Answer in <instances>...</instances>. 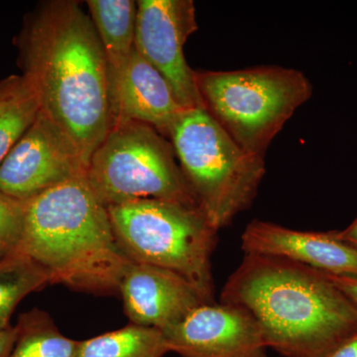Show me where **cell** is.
I'll list each match as a JSON object with an SVG mask.
<instances>
[{
    "label": "cell",
    "mask_w": 357,
    "mask_h": 357,
    "mask_svg": "<svg viewBox=\"0 0 357 357\" xmlns=\"http://www.w3.org/2000/svg\"><path fill=\"white\" fill-rule=\"evenodd\" d=\"M16 340L15 326L0 330V357H9Z\"/></svg>",
    "instance_id": "cell-21"
},
{
    "label": "cell",
    "mask_w": 357,
    "mask_h": 357,
    "mask_svg": "<svg viewBox=\"0 0 357 357\" xmlns=\"http://www.w3.org/2000/svg\"><path fill=\"white\" fill-rule=\"evenodd\" d=\"M18 250L48 272L51 284L100 295L119 292L131 261L115 238L107 206L86 177L25 201Z\"/></svg>",
    "instance_id": "cell-3"
},
{
    "label": "cell",
    "mask_w": 357,
    "mask_h": 357,
    "mask_svg": "<svg viewBox=\"0 0 357 357\" xmlns=\"http://www.w3.org/2000/svg\"><path fill=\"white\" fill-rule=\"evenodd\" d=\"M168 138L199 208L215 229L250 208L266 171L263 157L239 146L203 109H185Z\"/></svg>",
    "instance_id": "cell-5"
},
{
    "label": "cell",
    "mask_w": 357,
    "mask_h": 357,
    "mask_svg": "<svg viewBox=\"0 0 357 357\" xmlns=\"http://www.w3.org/2000/svg\"><path fill=\"white\" fill-rule=\"evenodd\" d=\"M245 255L279 256L324 273L357 277V248L335 231H301L255 220L241 236Z\"/></svg>",
    "instance_id": "cell-13"
},
{
    "label": "cell",
    "mask_w": 357,
    "mask_h": 357,
    "mask_svg": "<svg viewBox=\"0 0 357 357\" xmlns=\"http://www.w3.org/2000/svg\"><path fill=\"white\" fill-rule=\"evenodd\" d=\"M18 47L40 112L89 166L110 130L109 64L91 17L77 1L45 2L25 20Z\"/></svg>",
    "instance_id": "cell-1"
},
{
    "label": "cell",
    "mask_w": 357,
    "mask_h": 357,
    "mask_svg": "<svg viewBox=\"0 0 357 357\" xmlns=\"http://www.w3.org/2000/svg\"><path fill=\"white\" fill-rule=\"evenodd\" d=\"M86 171L75 145L40 112L0 165V191L27 201L68 181L86 177Z\"/></svg>",
    "instance_id": "cell-9"
},
{
    "label": "cell",
    "mask_w": 357,
    "mask_h": 357,
    "mask_svg": "<svg viewBox=\"0 0 357 357\" xmlns=\"http://www.w3.org/2000/svg\"><path fill=\"white\" fill-rule=\"evenodd\" d=\"M119 292L130 324L161 332L206 304L194 286L180 275L145 263H129Z\"/></svg>",
    "instance_id": "cell-12"
},
{
    "label": "cell",
    "mask_w": 357,
    "mask_h": 357,
    "mask_svg": "<svg viewBox=\"0 0 357 357\" xmlns=\"http://www.w3.org/2000/svg\"><path fill=\"white\" fill-rule=\"evenodd\" d=\"M196 83L204 109L239 146L261 157L312 93L301 70L277 66L196 72Z\"/></svg>",
    "instance_id": "cell-6"
},
{
    "label": "cell",
    "mask_w": 357,
    "mask_h": 357,
    "mask_svg": "<svg viewBox=\"0 0 357 357\" xmlns=\"http://www.w3.org/2000/svg\"><path fill=\"white\" fill-rule=\"evenodd\" d=\"M39 114L38 98L23 75L0 81V165Z\"/></svg>",
    "instance_id": "cell-15"
},
{
    "label": "cell",
    "mask_w": 357,
    "mask_h": 357,
    "mask_svg": "<svg viewBox=\"0 0 357 357\" xmlns=\"http://www.w3.org/2000/svg\"><path fill=\"white\" fill-rule=\"evenodd\" d=\"M135 49L158 70L185 109H203L196 70L185 61L184 46L199 29L192 0H138Z\"/></svg>",
    "instance_id": "cell-8"
},
{
    "label": "cell",
    "mask_w": 357,
    "mask_h": 357,
    "mask_svg": "<svg viewBox=\"0 0 357 357\" xmlns=\"http://www.w3.org/2000/svg\"><path fill=\"white\" fill-rule=\"evenodd\" d=\"M171 352L163 332L129 324L77 342L75 357H164Z\"/></svg>",
    "instance_id": "cell-16"
},
{
    "label": "cell",
    "mask_w": 357,
    "mask_h": 357,
    "mask_svg": "<svg viewBox=\"0 0 357 357\" xmlns=\"http://www.w3.org/2000/svg\"><path fill=\"white\" fill-rule=\"evenodd\" d=\"M163 333L171 352L180 357H267L255 319L225 303L201 305Z\"/></svg>",
    "instance_id": "cell-10"
},
{
    "label": "cell",
    "mask_w": 357,
    "mask_h": 357,
    "mask_svg": "<svg viewBox=\"0 0 357 357\" xmlns=\"http://www.w3.org/2000/svg\"><path fill=\"white\" fill-rule=\"evenodd\" d=\"M9 357H75L77 340L61 333L48 312L33 309L18 319Z\"/></svg>",
    "instance_id": "cell-17"
},
{
    "label": "cell",
    "mask_w": 357,
    "mask_h": 357,
    "mask_svg": "<svg viewBox=\"0 0 357 357\" xmlns=\"http://www.w3.org/2000/svg\"><path fill=\"white\" fill-rule=\"evenodd\" d=\"M24 220L25 201L0 191V260L20 248Z\"/></svg>",
    "instance_id": "cell-19"
},
{
    "label": "cell",
    "mask_w": 357,
    "mask_h": 357,
    "mask_svg": "<svg viewBox=\"0 0 357 357\" xmlns=\"http://www.w3.org/2000/svg\"><path fill=\"white\" fill-rule=\"evenodd\" d=\"M86 180L107 208L151 199L199 206L170 141L138 122L110 129L91 155Z\"/></svg>",
    "instance_id": "cell-7"
},
{
    "label": "cell",
    "mask_w": 357,
    "mask_h": 357,
    "mask_svg": "<svg viewBox=\"0 0 357 357\" xmlns=\"http://www.w3.org/2000/svg\"><path fill=\"white\" fill-rule=\"evenodd\" d=\"M51 284L48 272L20 250L0 260V330L10 326L11 314L30 293Z\"/></svg>",
    "instance_id": "cell-18"
},
{
    "label": "cell",
    "mask_w": 357,
    "mask_h": 357,
    "mask_svg": "<svg viewBox=\"0 0 357 357\" xmlns=\"http://www.w3.org/2000/svg\"><path fill=\"white\" fill-rule=\"evenodd\" d=\"M331 281L357 306V277L326 274Z\"/></svg>",
    "instance_id": "cell-20"
},
{
    "label": "cell",
    "mask_w": 357,
    "mask_h": 357,
    "mask_svg": "<svg viewBox=\"0 0 357 357\" xmlns=\"http://www.w3.org/2000/svg\"><path fill=\"white\" fill-rule=\"evenodd\" d=\"M86 6L107 64H119L135 49L137 1L88 0Z\"/></svg>",
    "instance_id": "cell-14"
},
{
    "label": "cell",
    "mask_w": 357,
    "mask_h": 357,
    "mask_svg": "<svg viewBox=\"0 0 357 357\" xmlns=\"http://www.w3.org/2000/svg\"><path fill=\"white\" fill-rule=\"evenodd\" d=\"M220 302L251 314L285 357H324L357 333V306L326 273L279 256L245 255Z\"/></svg>",
    "instance_id": "cell-2"
},
{
    "label": "cell",
    "mask_w": 357,
    "mask_h": 357,
    "mask_svg": "<svg viewBox=\"0 0 357 357\" xmlns=\"http://www.w3.org/2000/svg\"><path fill=\"white\" fill-rule=\"evenodd\" d=\"M324 357H357V333Z\"/></svg>",
    "instance_id": "cell-22"
},
{
    "label": "cell",
    "mask_w": 357,
    "mask_h": 357,
    "mask_svg": "<svg viewBox=\"0 0 357 357\" xmlns=\"http://www.w3.org/2000/svg\"><path fill=\"white\" fill-rule=\"evenodd\" d=\"M115 238L131 261L180 275L206 304L215 302L211 256L218 232L198 206L139 199L107 208Z\"/></svg>",
    "instance_id": "cell-4"
},
{
    "label": "cell",
    "mask_w": 357,
    "mask_h": 357,
    "mask_svg": "<svg viewBox=\"0 0 357 357\" xmlns=\"http://www.w3.org/2000/svg\"><path fill=\"white\" fill-rule=\"evenodd\" d=\"M338 238L357 248V217L344 230H337Z\"/></svg>",
    "instance_id": "cell-23"
},
{
    "label": "cell",
    "mask_w": 357,
    "mask_h": 357,
    "mask_svg": "<svg viewBox=\"0 0 357 357\" xmlns=\"http://www.w3.org/2000/svg\"><path fill=\"white\" fill-rule=\"evenodd\" d=\"M110 129L138 122L168 138L185 109L164 77L136 49L117 65L109 66Z\"/></svg>",
    "instance_id": "cell-11"
}]
</instances>
